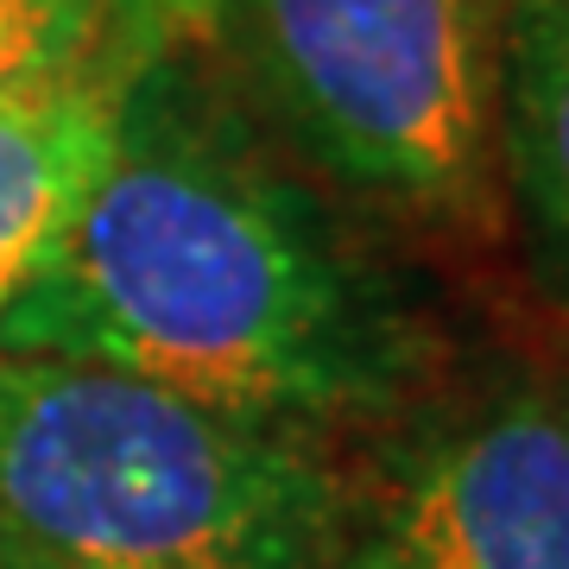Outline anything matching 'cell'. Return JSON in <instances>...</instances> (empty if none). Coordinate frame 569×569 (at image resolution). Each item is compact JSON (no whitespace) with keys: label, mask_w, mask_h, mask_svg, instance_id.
Segmentation results:
<instances>
[{"label":"cell","mask_w":569,"mask_h":569,"mask_svg":"<svg viewBox=\"0 0 569 569\" xmlns=\"http://www.w3.org/2000/svg\"><path fill=\"white\" fill-rule=\"evenodd\" d=\"M0 355L114 367L336 449L443 373L406 279L305 183L209 26L127 82L108 164L0 305Z\"/></svg>","instance_id":"1"},{"label":"cell","mask_w":569,"mask_h":569,"mask_svg":"<svg viewBox=\"0 0 569 569\" xmlns=\"http://www.w3.org/2000/svg\"><path fill=\"white\" fill-rule=\"evenodd\" d=\"M0 569H355L336 443L0 355Z\"/></svg>","instance_id":"2"},{"label":"cell","mask_w":569,"mask_h":569,"mask_svg":"<svg viewBox=\"0 0 569 569\" xmlns=\"http://www.w3.org/2000/svg\"><path fill=\"white\" fill-rule=\"evenodd\" d=\"M209 44L336 197L392 222H493L500 0H209Z\"/></svg>","instance_id":"3"},{"label":"cell","mask_w":569,"mask_h":569,"mask_svg":"<svg viewBox=\"0 0 569 569\" xmlns=\"http://www.w3.org/2000/svg\"><path fill=\"white\" fill-rule=\"evenodd\" d=\"M355 569H569V380H430L348 437Z\"/></svg>","instance_id":"4"},{"label":"cell","mask_w":569,"mask_h":569,"mask_svg":"<svg viewBox=\"0 0 569 569\" xmlns=\"http://www.w3.org/2000/svg\"><path fill=\"white\" fill-rule=\"evenodd\" d=\"M493 183L538 291L569 317V0H500Z\"/></svg>","instance_id":"5"},{"label":"cell","mask_w":569,"mask_h":569,"mask_svg":"<svg viewBox=\"0 0 569 569\" xmlns=\"http://www.w3.org/2000/svg\"><path fill=\"white\" fill-rule=\"evenodd\" d=\"M140 70H96L0 96V305L89 197L121 127L127 82Z\"/></svg>","instance_id":"6"},{"label":"cell","mask_w":569,"mask_h":569,"mask_svg":"<svg viewBox=\"0 0 569 569\" xmlns=\"http://www.w3.org/2000/svg\"><path fill=\"white\" fill-rule=\"evenodd\" d=\"M209 26V0H0V96L96 70H140Z\"/></svg>","instance_id":"7"}]
</instances>
